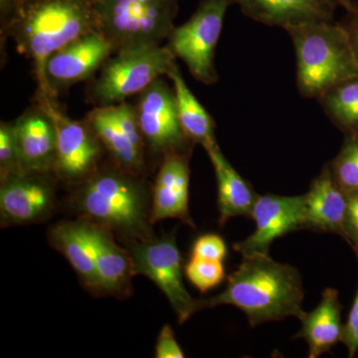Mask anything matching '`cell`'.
I'll return each instance as SVG.
<instances>
[{"label": "cell", "mask_w": 358, "mask_h": 358, "mask_svg": "<svg viewBox=\"0 0 358 358\" xmlns=\"http://www.w3.org/2000/svg\"><path fill=\"white\" fill-rule=\"evenodd\" d=\"M303 280L289 264L275 262L270 256L243 257L228 277L225 289L208 300H199L200 310L233 306L247 315L250 326L278 322L288 317L301 320L305 310Z\"/></svg>", "instance_id": "obj_1"}, {"label": "cell", "mask_w": 358, "mask_h": 358, "mask_svg": "<svg viewBox=\"0 0 358 358\" xmlns=\"http://www.w3.org/2000/svg\"><path fill=\"white\" fill-rule=\"evenodd\" d=\"M98 30L91 0H24L2 36H10L20 53L33 61L37 96L56 98L45 75L52 54Z\"/></svg>", "instance_id": "obj_2"}, {"label": "cell", "mask_w": 358, "mask_h": 358, "mask_svg": "<svg viewBox=\"0 0 358 358\" xmlns=\"http://www.w3.org/2000/svg\"><path fill=\"white\" fill-rule=\"evenodd\" d=\"M296 59V85L303 98L317 99L358 75V61L339 22L310 23L286 30Z\"/></svg>", "instance_id": "obj_3"}, {"label": "cell", "mask_w": 358, "mask_h": 358, "mask_svg": "<svg viewBox=\"0 0 358 358\" xmlns=\"http://www.w3.org/2000/svg\"><path fill=\"white\" fill-rule=\"evenodd\" d=\"M78 205L89 221L112 232L133 241L152 238L145 189L129 171L94 173L80 192Z\"/></svg>", "instance_id": "obj_4"}, {"label": "cell", "mask_w": 358, "mask_h": 358, "mask_svg": "<svg viewBox=\"0 0 358 358\" xmlns=\"http://www.w3.org/2000/svg\"><path fill=\"white\" fill-rule=\"evenodd\" d=\"M96 28L115 51L136 45H160L173 31L178 0H91Z\"/></svg>", "instance_id": "obj_5"}, {"label": "cell", "mask_w": 358, "mask_h": 358, "mask_svg": "<svg viewBox=\"0 0 358 358\" xmlns=\"http://www.w3.org/2000/svg\"><path fill=\"white\" fill-rule=\"evenodd\" d=\"M176 59L167 45L143 44L119 49L115 57L103 63L100 76L92 85V98L101 107L124 102L167 75Z\"/></svg>", "instance_id": "obj_6"}, {"label": "cell", "mask_w": 358, "mask_h": 358, "mask_svg": "<svg viewBox=\"0 0 358 358\" xmlns=\"http://www.w3.org/2000/svg\"><path fill=\"white\" fill-rule=\"evenodd\" d=\"M232 0H201L196 11L185 24L174 27L167 47L182 60L197 81L205 85L218 81L216 46L222 32L224 18Z\"/></svg>", "instance_id": "obj_7"}, {"label": "cell", "mask_w": 358, "mask_h": 358, "mask_svg": "<svg viewBox=\"0 0 358 358\" xmlns=\"http://www.w3.org/2000/svg\"><path fill=\"white\" fill-rule=\"evenodd\" d=\"M129 253L134 275H145L159 287L178 315L179 324H185L200 310L199 300L193 299L183 284L182 259L173 234L133 241Z\"/></svg>", "instance_id": "obj_8"}, {"label": "cell", "mask_w": 358, "mask_h": 358, "mask_svg": "<svg viewBox=\"0 0 358 358\" xmlns=\"http://www.w3.org/2000/svg\"><path fill=\"white\" fill-rule=\"evenodd\" d=\"M37 105L47 113L57 133L54 171L68 182L89 178L101 157V141L88 122L74 121L59 109L55 99L37 96Z\"/></svg>", "instance_id": "obj_9"}, {"label": "cell", "mask_w": 358, "mask_h": 358, "mask_svg": "<svg viewBox=\"0 0 358 358\" xmlns=\"http://www.w3.org/2000/svg\"><path fill=\"white\" fill-rule=\"evenodd\" d=\"M136 110L143 138L155 152L192 150L194 143L181 127L173 88L162 78L141 92Z\"/></svg>", "instance_id": "obj_10"}, {"label": "cell", "mask_w": 358, "mask_h": 358, "mask_svg": "<svg viewBox=\"0 0 358 358\" xmlns=\"http://www.w3.org/2000/svg\"><path fill=\"white\" fill-rule=\"evenodd\" d=\"M252 219L256 223L255 231L233 248L242 257L270 256L268 251L275 239L305 229V196L259 195Z\"/></svg>", "instance_id": "obj_11"}, {"label": "cell", "mask_w": 358, "mask_h": 358, "mask_svg": "<svg viewBox=\"0 0 358 358\" xmlns=\"http://www.w3.org/2000/svg\"><path fill=\"white\" fill-rule=\"evenodd\" d=\"M115 51L114 44L98 30L66 45L52 54L45 65V75L52 91L55 94L60 87L88 79Z\"/></svg>", "instance_id": "obj_12"}, {"label": "cell", "mask_w": 358, "mask_h": 358, "mask_svg": "<svg viewBox=\"0 0 358 358\" xmlns=\"http://www.w3.org/2000/svg\"><path fill=\"white\" fill-rule=\"evenodd\" d=\"M48 173H21L1 181L2 224H29L48 217L53 211V186Z\"/></svg>", "instance_id": "obj_13"}, {"label": "cell", "mask_w": 358, "mask_h": 358, "mask_svg": "<svg viewBox=\"0 0 358 358\" xmlns=\"http://www.w3.org/2000/svg\"><path fill=\"white\" fill-rule=\"evenodd\" d=\"M189 150L164 155L152 194L150 222L178 219L195 228L189 213Z\"/></svg>", "instance_id": "obj_14"}, {"label": "cell", "mask_w": 358, "mask_h": 358, "mask_svg": "<svg viewBox=\"0 0 358 358\" xmlns=\"http://www.w3.org/2000/svg\"><path fill=\"white\" fill-rule=\"evenodd\" d=\"M13 124L23 173L54 171L57 133L50 115L36 105Z\"/></svg>", "instance_id": "obj_15"}, {"label": "cell", "mask_w": 358, "mask_h": 358, "mask_svg": "<svg viewBox=\"0 0 358 358\" xmlns=\"http://www.w3.org/2000/svg\"><path fill=\"white\" fill-rule=\"evenodd\" d=\"M247 17L287 30L310 23L334 21V0H232Z\"/></svg>", "instance_id": "obj_16"}, {"label": "cell", "mask_w": 358, "mask_h": 358, "mask_svg": "<svg viewBox=\"0 0 358 358\" xmlns=\"http://www.w3.org/2000/svg\"><path fill=\"white\" fill-rule=\"evenodd\" d=\"M305 196V229L343 238L348 195L336 185L326 164Z\"/></svg>", "instance_id": "obj_17"}, {"label": "cell", "mask_w": 358, "mask_h": 358, "mask_svg": "<svg viewBox=\"0 0 358 358\" xmlns=\"http://www.w3.org/2000/svg\"><path fill=\"white\" fill-rule=\"evenodd\" d=\"M100 292L124 294L131 288L134 275L133 260L129 251L115 243L112 231L87 221Z\"/></svg>", "instance_id": "obj_18"}, {"label": "cell", "mask_w": 358, "mask_h": 358, "mask_svg": "<svg viewBox=\"0 0 358 358\" xmlns=\"http://www.w3.org/2000/svg\"><path fill=\"white\" fill-rule=\"evenodd\" d=\"M341 310L338 289L327 288L315 310L303 313L300 331L294 338H303L308 343V358L331 352L334 345L343 341L345 324L341 322Z\"/></svg>", "instance_id": "obj_19"}, {"label": "cell", "mask_w": 358, "mask_h": 358, "mask_svg": "<svg viewBox=\"0 0 358 358\" xmlns=\"http://www.w3.org/2000/svg\"><path fill=\"white\" fill-rule=\"evenodd\" d=\"M204 148L217 180L219 224L223 226L232 217L252 218L259 195L224 157L217 143Z\"/></svg>", "instance_id": "obj_20"}, {"label": "cell", "mask_w": 358, "mask_h": 358, "mask_svg": "<svg viewBox=\"0 0 358 358\" xmlns=\"http://www.w3.org/2000/svg\"><path fill=\"white\" fill-rule=\"evenodd\" d=\"M49 240L52 246L69 261L86 287L92 291H100L87 222L56 224L49 232Z\"/></svg>", "instance_id": "obj_21"}, {"label": "cell", "mask_w": 358, "mask_h": 358, "mask_svg": "<svg viewBox=\"0 0 358 358\" xmlns=\"http://www.w3.org/2000/svg\"><path fill=\"white\" fill-rule=\"evenodd\" d=\"M166 76L173 82L179 121L186 136L194 145L199 143L203 148L217 143L213 119L188 88L176 62Z\"/></svg>", "instance_id": "obj_22"}, {"label": "cell", "mask_w": 358, "mask_h": 358, "mask_svg": "<svg viewBox=\"0 0 358 358\" xmlns=\"http://www.w3.org/2000/svg\"><path fill=\"white\" fill-rule=\"evenodd\" d=\"M87 122L101 143L114 157L120 169L131 173L141 171L143 166V154L129 143L126 134L110 117L107 107H99L92 110Z\"/></svg>", "instance_id": "obj_23"}, {"label": "cell", "mask_w": 358, "mask_h": 358, "mask_svg": "<svg viewBox=\"0 0 358 358\" xmlns=\"http://www.w3.org/2000/svg\"><path fill=\"white\" fill-rule=\"evenodd\" d=\"M317 100L345 136L358 134V75L334 85Z\"/></svg>", "instance_id": "obj_24"}, {"label": "cell", "mask_w": 358, "mask_h": 358, "mask_svg": "<svg viewBox=\"0 0 358 358\" xmlns=\"http://www.w3.org/2000/svg\"><path fill=\"white\" fill-rule=\"evenodd\" d=\"M327 164L345 194L358 192V134H346L338 155Z\"/></svg>", "instance_id": "obj_25"}, {"label": "cell", "mask_w": 358, "mask_h": 358, "mask_svg": "<svg viewBox=\"0 0 358 358\" xmlns=\"http://www.w3.org/2000/svg\"><path fill=\"white\" fill-rule=\"evenodd\" d=\"M185 272L189 282L201 293L215 288L225 278L222 262L194 256L186 264Z\"/></svg>", "instance_id": "obj_26"}, {"label": "cell", "mask_w": 358, "mask_h": 358, "mask_svg": "<svg viewBox=\"0 0 358 358\" xmlns=\"http://www.w3.org/2000/svg\"><path fill=\"white\" fill-rule=\"evenodd\" d=\"M106 107L115 124L122 129V133L126 134L129 143L136 150L143 154L145 138L141 133L136 108L124 102L117 103V105L106 106Z\"/></svg>", "instance_id": "obj_27"}, {"label": "cell", "mask_w": 358, "mask_h": 358, "mask_svg": "<svg viewBox=\"0 0 358 358\" xmlns=\"http://www.w3.org/2000/svg\"><path fill=\"white\" fill-rule=\"evenodd\" d=\"M23 173L20 154L16 145L13 124L1 122L0 126V178L1 181L9 176Z\"/></svg>", "instance_id": "obj_28"}, {"label": "cell", "mask_w": 358, "mask_h": 358, "mask_svg": "<svg viewBox=\"0 0 358 358\" xmlns=\"http://www.w3.org/2000/svg\"><path fill=\"white\" fill-rule=\"evenodd\" d=\"M227 255V247L220 236L216 234L202 235L195 241L192 256L206 260L222 262Z\"/></svg>", "instance_id": "obj_29"}, {"label": "cell", "mask_w": 358, "mask_h": 358, "mask_svg": "<svg viewBox=\"0 0 358 358\" xmlns=\"http://www.w3.org/2000/svg\"><path fill=\"white\" fill-rule=\"evenodd\" d=\"M348 195L343 239L350 245L358 259V192Z\"/></svg>", "instance_id": "obj_30"}, {"label": "cell", "mask_w": 358, "mask_h": 358, "mask_svg": "<svg viewBox=\"0 0 358 358\" xmlns=\"http://www.w3.org/2000/svg\"><path fill=\"white\" fill-rule=\"evenodd\" d=\"M348 350V357L352 358L358 352V288L348 320L343 327V341Z\"/></svg>", "instance_id": "obj_31"}, {"label": "cell", "mask_w": 358, "mask_h": 358, "mask_svg": "<svg viewBox=\"0 0 358 358\" xmlns=\"http://www.w3.org/2000/svg\"><path fill=\"white\" fill-rule=\"evenodd\" d=\"M155 357L157 358H183L185 353L176 341L173 329L171 326H164L157 338L155 345Z\"/></svg>", "instance_id": "obj_32"}, {"label": "cell", "mask_w": 358, "mask_h": 358, "mask_svg": "<svg viewBox=\"0 0 358 358\" xmlns=\"http://www.w3.org/2000/svg\"><path fill=\"white\" fill-rule=\"evenodd\" d=\"M341 25L348 33L353 51L358 61V0L353 1L350 8L346 9L345 15L341 21Z\"/></svg>", "instance_id": "obj_33"}, {"label": "cell", "mask_w": 358, "mask_h": 358, "mask_svg": "<svg viewBox=\"0 0 358 358\" xmlns=\"http://www.w3.org/2000/svg\"><path fill=\"white\" fill-rule=\"evenodd\" d=\"M24 0H0L1 10V29L8 24L14 14L18 10Z\"/></svg>", "instance_id": "obj_34"}, {"label": "cell", "mask_w": 358, "mask_h": 358, "mask_svg": "<svg viewBox=\"0 0 358 358\" xmlns=\"http://www.w3.org/2000/svg\"><path fill=\"white\" fill-rule=\"evenodd\" d=\"M334 1L338 4V7H341V8L345 9V10L350 8L352 3V0H334Z\"/></svg>", "instance_id": "obj_35"}]
</instances>
